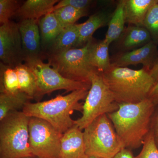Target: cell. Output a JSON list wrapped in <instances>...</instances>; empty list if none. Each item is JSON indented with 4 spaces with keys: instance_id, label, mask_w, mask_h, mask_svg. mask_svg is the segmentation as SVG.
<instances>
[{
    "instance_id": "5bb4252c",
    "label": "cell",
    "mask_w": 158,
    "mask_h": 158,
    "mask_svg": "<svg viewBox=\"0 0 158 158\" xmlns=\"http://www.w3.org/2000/svg\"><path fill=\"white\" fill-rule=\"evenodd\" d=\"M58 0H27L20 6L16 15L22 19H33L39 21L40 18L53 12Z\"/></svg>"
},
{
    "instance_id": "7a4b0ae2",
    "label": "cell",
    "mask_w": 158,
    "mask_h": 158,
    "mask_svg": "<svg viewBox=\"0 0 158 158\" xmlns=\"http://www.w3.org/2000/svg\"><path fill=\"white\" fill-rule=\"evenodd\" d=\"M89 90H75L67 95H57L49 100L26 103L22 112L30 117L45 120L63 134L75 125L71 115L74 111L81 112L83 104Z\"/></svg>"
},
{
    "instance_id": "9c48e42d",
    "label": "cell",
    "mask_w": 158,
    "mask_h": 158,
    "mask_svg": "<svg viewBox=\"0 0 158 158\" xmlns=\"http://www.w3.org/2000/svg\"><path fill=\"white\" fill-rule=\"evenodd\" d=\"M29 145L31 153L39 158H58L63 134L48 122L30 117Z\"/></svg>"
},
{
    "instance_id": "e575fe53",
    "label": "cell",
    "mask_w": 158,
    "mask_h": 158,
    "mask_svg": "<svg viewBox=\"0 0 158 158\" xmlns=\"http://www.w3.org/2000/svg\"><path fill=\"white\" fill-rule=\"evenodd\" d=\"M88 158H100L94 156H89Z\"/></svg>"
},
{
    "instance_id": "7402d4cb",
    "label": "cell",
    "mask_w": 158,
    "mask_h": 158,
    "mask_svg": "<svg viewBox=\"0 0 158 158\" xmlns=\"http://www.w3.org/2000/svg\"><path fill=\"white\" fill-rule=\"evenodd\" d=\"M30 99L29 97L23 92L17 94L0 92V121L11 112L23 109Z\"/></svg>"
},
{
    "instance_id": "52a82bcc",
    "label": "cell",
    "mask_w": 158,
    "mask_h": 158,
    "mask_svg": "<svg viewBox=\"0 0 158 158\" xmlns=\"http://www.w3.org/2000/svg\"><path fill=\"white\" fill-rule=\"evenodd\" d=\"M118 109V104L102 73L97 71L91 77L90 88L83 103L82 116L75 120V125L83 131L97 117Z\"/></svg>"
},
{
    "instance_id": "3957f363",
    "label": "cell",
    "mask_w": 158,
    "mask_h": 158,
    "mask_svg": "<svg viewBox=\"0 0 158 158\" xmlns=\"http://www.w3.org/2000/svg\"><path fill=\"white\" fill-rule=\"evenodd\" d=\"M102 73L118 104L142 102L148 98L155 85L149 71L144 68L134 70L111 64L108 70Z\"/></svg>"
},
{
    "instance_id": "4dcf8cb0",
    "label": "cell",
    "mask_w": 158,
    "mask_h": 158,
    "mask_svg": "<svg viewBox=\"0 0 158 158\" xmlns=\"http://www.w3.org/2000/svg\"><path fill=\"white\" fill-rule=\"evenodd\" d=\"M148 98L156 106H158V82L154 85L150 91Z\"/></svg>"
},
{
    "instance_id": "4fadbf2b",
    "label": "cell",
    "mask_w": 158,
    "mask_h": 158,
    "mask_svg": "<svg viewBox=\"0 0 158 158\" xmlns=\"http://www.w3.org/2000/svg\"><path fill=\"white\" fill-rule=\"evenodd\" d=\"M83 131L76 125L63 134L58 158H88Z\"/></svg>"
},
{
    "instance_id": "44dd1931",
    "label": "cell",
    "mask_w": 158,
    "mask_h": 158,
    "mask_svg": "<svg viewBox=\"0 0 158 158\" xmlns=\"http://www.w3.org/2000/svg\"><path fill=\"white\" fill-rule=\"evenodd\" d=\"M109 44L104 39L98 42L94 41L89 53V61L91 65L99 72L103 73L111 66Z\"/></svg>"
},
{
    "instance_id": "d6a6232c",
    "label": "cell",
    "mask_w": 158,
    "mask_h": 158,
    "mask_svg": "<svg viewBox=\"0 0 158 158\" xmlns=\"http://www.w3.org/2000/svg\"><path fill=\"white\" fill-rule=\"evenodd\" d=\"M149 73L156 83L158 82V56L153 66L149 71Z\"/></svg>"
},
{
    "instance_id": "277c9868",
    "label": "cell",
    "mask_w": 158,
    "mask_h": 158,
    "mask_svg": "<svg viewBox=\"0 0 158 158\" xmlns=\"http://www.w3.org/2000/svg\"><path fill=\"white\" fill-rule=\"evenodd\" d=\"M30 118L22 111H17L0 121V158L34 156L29 145Z\"/></svg>"
},
{
    "instance_id": "8fae6325",
    "label": "cell",
    "mask_w": 158,
    "mask_h": 158,
    "mask_svg": "<svg viewBox=\"0 0 158 158\" xmlns=\"http://www.w3.org/2000/svg\"><path fill=\"white\" fill-rule=\"evenodd\" d=\"M157 46L151 40L139 48L118 55L111 64L118 67H127L128 65L141 64L143 68L149 72L158 56Z\"/></svg>"
},
{
    "instance_id": "e0dca14e",
    "label": "cell",
    "mask_w": 158,
    "mask_h": 158,
    "mask_svg": "<svg viewBox=\"0 0 158 158\" xmlns=\"http://www.w3.org/2000/svg\"><path fill=\"white\" fill-rule=\"evenodd\" d=\"M41 45L49 48L59 34L64 30L53 12L47 14L38 21Z\"/></svg>"
},
{
    "instance_id": "836d02e7",
    "label": "cell",
    "mask_w": 158,
    "mask_h": 158,
    "mask_svg": "<svg viewBox=\"0 0 158 158\" xmlns=\"http://www.w3.org/2000/svg\"><path fill=\"white\" fill-rule=\"evenodd\" d=\"M22 158H39L36 156H28L24 157Z\"/></svg>"
},
{
    "instance_id": "2e32d148",
    "label": "cell",
    "mask_w": 158,
    "mask_h": 158,
    "mask_svg": "<svg viewBox=\"0 0 158 158\" xmlns=\"http://www.w3.org/2000/svg\"><path fill=\"white\" fill-rule=\"evenodd\" d=\"M157 0H124L126 22L129 25L143 27L148 10Z\"/></svg>"
},
{
    "instance_id": "8992f818",
    "label": "cell",
    "mask_w": 158,
    "mask_h": 158,
    "mask_svg": "<svg viewBox=\"0 0 158 158\" xmlns=\"http://www.w3.org/2000/svg\"><path fill=\"white\" fill-rule=\"evenodd\" d=\"M94 41L92 38L81 48L49 54L48 63L66 78L91 84V77L98 71L89 61V53Z\"/></svg>"
},
{
    "instance_id": "603a6c76",
    "label": "cell",
    "mask_w": 158,
    "mask_h": 158,
    "mask_svg": "<svg viewBox=\"0 0 158 158\" xmlns=\"http://www.w3.org/2000/svg\"><path fill=\"white\" fill-rule=\"evenodd\" d=\"M17 72L20 90L31 99L37 98V83L34 74L25 63L19 64L15 68Z\"/></svg>"
},
{
    "instance_id": "d6986e66",
    "label": "cell",
    "mask_w": 158,
    "mask_h": 158,
    "mask_svg": "<svg viewBox=\"0 0 158 158\" xmlns=\"http://www.w3.org/2000/svg\"><path fill=\"white\" fill-rule=\"evenodd\" d=\"M81 23L65 27L48 48L50 54H56L73 48L79 37Z\"/></svg>"
},
{
    "instance_id": "ac0fdd59",
    "label": "cell",
    "mask_w": 158,
    "mask_h": 158,
    "mask_svg": "<svg viewBox=\"0 0 158 158\" xmlns=\"http://www.w3.org/2000/svg\"><path fill=\"white\" fill-rule=\"evenodd\" d=\"M122 47L125 49L143 46L152 40L149 32L144 27L129 25L120 37Z\"/></svg>"
},
{
    "instance_id": "5b68a950",
    "label": "cell",
    "mask_w": 158,
    "mask_h": 158,
    "mask_svg": "<svg viewBox=\"0 0 158 158\" xmlns=\"http://www.w3.org/2000/svg\"><path fill=\"white\" fill-rule=\"evenodd\" d=\"M83 131L85 150L89 157L113 158L125 148L107 114L97 117Z\"/></svg>"
},
{
    "instance_id": "1f68e13d",
    "label": "cell",
    "mask_w": 158,
    "mask_h": 158,
    "mask_svg": "<svg viewBox=\"0 0 158 158\" xmlns=\"http://www.w3.org/2000/svg\"><path fill=\"white\" fill-rule=\"evenodd\" d=\"M131 150L124 148L119 152L113 158H134Z\"/></svg>"
},
{
    "instance_id": "ba28073f",
    "label": "cell",
    "mask_w": 158,
    "mask_h": 158,
    "mask_svg": "<svg viewBox=\"0 0 158 158\" xmlns=\"http://www.w3.org/2000/svg\"><path fill=\"white\" fill-rule=\"evenodd\" d=\"M34 74L37 83V98L57 90L66 92L87 89L89 90L91 84L76 81L62 76L49 63L43 62L41 58H33L24 60Z\"/></svg>"
},
{
    "instance_id": "f546056e",
    "label": "cell",
    "mask_w": 158,
    "mask_h": 158,
    "mask_svg": "<svg viewBox=\"0 0 158 158\" xmlns=\"http://www.w3.org/2000/svg\"><path fill=\"white\" fill-rule=\"evenodd\" d=\"M151 131L152 132L156 144L158 148V106L156 107L151 125Z\"/></svg>"
},
{
    "instance_id": "ffe728a7",
    "label": "cell",
    "mask_w": 158,
    "mask_h": 158,
    "mask_svg": "<svg viewBox=\"0 0 158 158\" xmlns=\"http://www.w3.org/2000/svg\"><path fill=\"white\" fill-rule=\"evenodd\" d=\"M126 23L124 0H122L118 1L108 23V29L104 40L109 45L121 37L125 30Z\"/></svg>"
},
{
    "instance_id": "484cf974",
    "label": "cell",
    "mask_w": 158,
    "mask_h": 158,
    "mask_svg": "<svg viewBox=\"0 0 158 158\" xmlns=\"http://www.w3.org/2000/svg\"><path fill=\"white\" fill-rule=\"evenodd\" d=\"M143 27L149 32L152 40L158 45V0L148 10Z\"/></svg>"
},
{
    "instance_id": "f1b7e54d",
    "label": "cell",
    "mask_w": 158,
    "mask_h": 158,
    "mask_svg": "<svg viewBox=\"0 0 158 158\" xmlns=\"http://www.w3.org/2000/svg\"><path fill=\"white\" fill-rule=\"evenodd\" d=\"M92 2L93 1L90 0H62L54 6L53 11L65 6H71L79 10L87 11Z\"/></svg>"
},
{
    "instance_id": "6da1fadb",
    "label": "cell",
    "mask_w": 158,
    "mask_h": 158,
    "mask_svg": "<svg viewBox=\"0 0 158 158\" xmlns=\"http://www.w3.org/2000/svg\"><path fill=\"white\" fill-rule=\"evenodd\" d=\"M156 108L147 98L136 103L119 104L117 111L107 114L125 148L132 150L142 146L150 131Z\"/></svg>"
},
{
    "instance_id": "4316f807",
    "label": "cell",
    "mask_w": 158,
    "mask_h": 158,
    "mask_svg": "<svg viewBox=\"0 0 158 158\" xmlns=\"http://www.w3.org/2000/svg\"><path fill=\"white\" fill-rule=\"evenodd\" d=\"M17 1L0 0V23L1 24L10 21L12 16L16 15L19 9Z\"/></svg>"
},
{
    "instance_id": "cb8c5ba5",
    "label": "cell",
    "mask_w": 158,
    "mask_h": 158,
    "mask_svg": "<svg viewBox=\"0 0 158 158\" xmlns=\"http://www.w3.org/2000/svg\"><path fill=\"white\" fill-rule=\"evenodd\" d=\"M0 92L11 94L20 93L17 72L15 68L1 62Z\"/></svg>"
},
{
    "instance_id": "7c38bea8",
    "label": "cell",
    "mask_w": 158,
    "mask_h": 158,
    "mask_svg": "<svg viewBox=\"0 0 158 158\" xmlns=\"http://www.w3.org/2000/svg\"><path fill=\"white\" fill-rule=\"evenodd\" d=\"M38 21L22 19L18 24L21 38L24 61L27 59L40 58L41 39Z\"/></svg>"
},
{
    "instance_id": "9a60e30c",
    "label": "cell",
    "mask_w": 158,
    "mask_h": 158,
    "mask_svg": "<svg viewBox=\"0 0 158 158\" xmlns=\"http://www.w3.org/2000/svg\"><path fill=\"white\" fill-rule=\"evenodd\" d=\"M111 15L106 11H100L90 15L85 22L81 23L79 37L75 47H83L93 38L94 32L108 25Z\"/></svg>"
},
{
    "instance_id": "30bf717a",
    "label": "cell",
    "mask_w": 158,
    "mask_h": 158,
    "mask_svg": "<svg viewBox=\"0 0 158 158\" xmlns=\"http://www.w3.org/2000/svg\"><path fill=\"white\" fill-rule=\"evenodd\" d=\"M0 59L4 65L15 68L24 61L18 24L9 21L0 27Z\"/></svg>"
},
{
    "instance_id": "83f0119b",
    "label": "cell",
    "mask_w": 158,
    "mask_h": 158,
    "mask_svg": "<svg viewBox=\"0 0 158 158\" xmlns=\"http://www.w3.org/2000/svg\"><path fill=\"white\" fill-rule=\"evenodd\" d=\"M134 158H158V148L151 130L144 139L141 151Z\"/></svg>"
},
{
    "instance_id": "d4e9b609",
    "label": "cell",
    "mask_w": 158,
    "mask_h": 158,
    "mask_svg": "<svg viewBox=\"0 0 158 158\" xmlns=\"http://www.w3.org/2000/svg\"><path fill=\"white\" fill-rule=\"evenodd\" d=\"M53 12L64 28L75 24L81 18L87 15L88 13V11L79 10L71 6L62 7Z\"/></svg>"
}]
</instances>
